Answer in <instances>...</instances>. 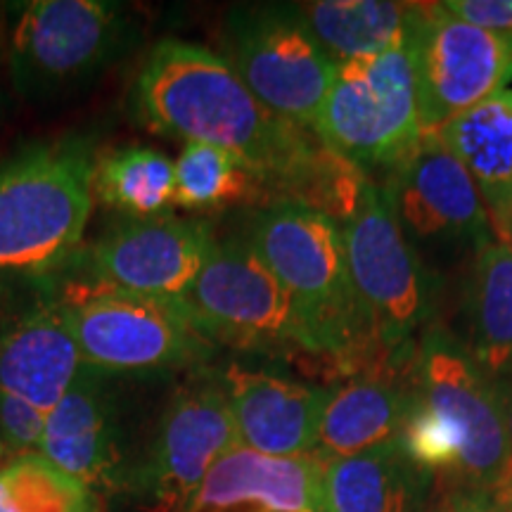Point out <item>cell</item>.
Listing matches in <instances>:
<instances>
[{
	"instance_id": "6",
	"label": "cell",
	"mask_w": 512,
	"mask_h": 512,
	"mask_svg": "<svg viewBox=\"0 0 512 512\" xmlns=\"http://www.w3.org/2000/svg\"><path fill=\"white\" fill-rule=\"evenodd\" d=\"M351 285L370 342L387 358H411L415 335L434 320V275L406 240L392 197L370 183L361 207L342 226Z\"/></svg>"
},
{
	"instance_id": "9",
	"label": "cell",
	"mask_w": 512,
	"mask_h": 512,
	"mask_svg": "<svg viewBox=\"0 0 512 512\" xmlns=\"http://www.w3.org/2000/svg\"><path fill=\"white\" fill-rule=\"evenodd\" d=\"M226 62L254 98L313 131L337 64L318 46L294 3H256L226 17Z\"/></svg>"
},
{
	"instance_id": "14",
	"label": "cell",
	"mask_w": 512,
	"mask_h": 512,
	"mask_svg": "<svg viewBox=\"0 0 512 512\" xmlns=\"http://www.w3.org/2000/svg\"><path fill=\"white\" fill-rule=\"evenodd\" d=\"M380 185L392 197L401 228L418 238L467 240L479 247L494 238L475 181L437 131L422 133L411 157Z\"/></svg>"
},
{
	"instance_id": "8",
	"label": "cell",
	"mask_w": 512,
	"mask_h": 512,
	"mask_svg": "<svg viewBox=\"0 0 512 512\" xmlns=\"http://www.w3.org/2000/svg\"><path fill=\"white\" fill-rule=\"evenodd\" d=\"M181 304L214 344L320 356L304 313L247 240H216Z\"/></svg>"
},
{
	"instance_id": "17",
	"label": "cell",
	"mask_w": 512,
	"mask_h": 512,
	"mask_svg": "<svg viewBox=\"0 0 512 512\" xmlns=\"http://www.w3.org/2000/svg\"><path fill=\"white\" fill-rule=\"evenodd\" d=\"M318 453L275 458L238 446L209 470L185 512H323Z\"/></svg>"
},
{
	"instance_id": "23",
	"label": "cell",
	"mask_w": 512,
	"mask_h": 512,
	"mask_svg": "<svg viewBox=\"0 0 512 512\" xmlns=\"http://www.w3.org/2000/svg\"><path fill=\"white\" fill-rule=\"evenodd\" d=\"M413 3L313 0L294 3L318 46L335 64L380 55L406 36Z\"/></svg>"
},
{
	"instance_id": "15",
	"label": "cell",
	"mask_w": 512,
	"mask_h": 512,
	"mask_svg": "<svg viewBox=\"0 0 512 512\" xmlns=\"http://www.w3.org/2000/svg\"><path fill=\"white\" fill-rule=\"evenodd\" d=\"M240 446L275 458L306 456L316 448L328 387L230 366L221 375Z\"/></svg>"
},
{
	"instance_id": "3",
	"label": "cell",
	"mask_w": 512,
	"mask_h": 512,
	"mask_svg": "<svg viewBox=\"0 0 512 512\" xmlns=\"http://www.w3.org/2000/svg\"><path fill=\"white\" fill-rule=\"evenodd\" d=\"M93 145L62 138L0 164V271L53 266L79 245L93 209Z\"/></svg>"
},
{
	"instance_id": "1",
	"label": "cell",
	"mask_w": 512,
	"mask_h": 512,
	"mask_svg": "<svg viewBox=\"0 0 512 512\" xmlns=\"http://www.w3.org/2000/svg\"><path fill=\"white\" fill-rule=\"evenodd\" d=\"M136 110L152 131L221 147L247 166L273 202L316 209L347 223L373 183L309 128L266 110L226 57L164 38L136 79Z\"/></svg>"
},
{
	"instance_id": "21",
	"label": "cell",
	"mask_w": 512,
	"mask_h": 512,
	"mask_svg": "<svg viewBox=\"0 0 512 512\" xmlns=\"http://www.w3.org/2000/svg\"><path fill=\"white\" fill-rule=\"evenodd\" d=\"M437 136L475 181L496 242L510 245L512 91L491 95L439 128Z\"/></svg>"
},
{
	"instance_id": "12",
	"label": "cell",
	"mask_w": 512,
	"mask_h": 512,
	"mask_svg": "<svg viewBox=\"0 0 512 512\" xmlns=\"http://www.w3.org/2000/svg\"><path fill=\"white\" fill-rule=\"evenodd\" d=\"M240 446L223 382H190L166 403L138 491L150 512H185L204 477Z\"/></svg>"
},
{
	"instance_id": "13",
	"label": "cell",
	"mask_w": 512,
	"mask_h": 512,
	"mask_svg": "<svg viewBox=\"0 0 512 512\" xmlns=\"http://www.w3.org/2000/svg\"><path fill=\"white\" fill-rule=\"evenodd\" d=\"M216 245L209 221L155 214L107 230L91 247L95 283L143 297L183 302Z\"/></svg>"
},
{
	"instance_id": "16",
	"label": "cell",
	"mask_w": 512,
	"mask_h": 512,
	"mask_svg": "<svg viewBox=\"0 0 512 512\" xmlns=\"http://www.w3.org/2000/svg\"><path fill=\"white\" fill-rule=\"evenodd\" d=\"M41 456L98 494L124 486L117 408L102 375L83 368L62 401L46 415Z\"/></svg>"
},
{
	"instance_id": "19",
	"label": "cell",
	"mask_w": 512,
	"mask_h": 512,
	"mask_svg": "<svg viewBox=\"0 0 512 512\" xmlns=\"http://www.w3.org/2000/svg\"><path fill=\"white\" fill-rule=\"evenodd\" d=\"M76 339L60 304L38 309L0 337V392L50 413L81 375Z\"/></svg>"
},
{
	"instance_id": "25",
	"label": "cell",
	"mask_w": 512,
	"mask_h": 512,
	"mask_svg": "<svg viewBox=\"0 0 512 512\" xmlns=\"http://www.w3.org/2000/svg\"><path fill=\"white\" fill-rule=\"evenodd\" d=\"M259 197H266L259 178L221 147L185 143L174 162V202L185 209H216Z\"/></svg>"
},
{
	"instance_id": "27",
	"label": "cell",
	"mask_w": 512,
	"mask_h": 512,
	"mask_svg": "<svg viewBox=\"0 0 512 512\" xmlns=\"http://www.w3.org/2000/svg\"><path fill=\"white\" fill-rule=\"evenodd\" d=\"M43 430H46V413H41L27 401L17 399V396L0 392L3 451H10L15 458L41 453Z\"/></svg>"
},
{
	"instance_id": "28",
	"label": "cell",
	"mask_w": 512,
	"mask_h": 512,
	"mask_svg": "<svg viewBox=\"0 0 512 512\" xmlns=\"http://www.w3.org/2000/svg\"><path fill=\"white\" fill-rule=\"evenodd\" d=\"M446 12L491 34H512V0H446Z\"/></svg>"
},
{
	"instance_id": "33",
	"label": "cell",
	"mask_w": 512,
	"mask_h": 512,
	"mask_svg": "<svg viewBox=\"0 0 512 512\" xmlns=\"http://www.w3.org/2000/svg\"><path fill=\"white\" fill-rule=\"evenodd\" d=\"M427 512H444V508H441V503H437V505H432V508Z\"/></svg>"
},
{
	"instance_id": "4",
	"label": "cell",
	"mask_w": 512,
	"mask_h": 512,
	"mask_svg": "<svg viewBox=\"0 0 512 512\" xmlns=\"http://www.w3.org/2000/svg\"><path fill=\"white\" fill-rule=\"evenodd\" d=\"M313 133L366 176L387 178L411 157L422 128L406 36L380 55L337 64Z\"/></svg>"
},
{
	"instance_id": "7",
	"label": "cell",
	"mask_w": 512,
	"mask_h": 512,
	"mask_svg": "<svg viewBox=\"0 0 512 512\" xmlns=\"http://www.w3.org/2000/svg\"><path fill=\"white\" fill-rule=\"evenodd\" d=\"M60 309L83 368L98 375H157L190 368L216 344L192 323L181 302L143 297L95 283L69 294Z\"/></svg>"
},
{
	"instance_id": "34",
	"label": "cell",
	"mask_w": 512,
	"mask_h": 512,
	"mask_svg": "<svg viewBox=\"0 0 512 512\" xmlns=\"http://www.w3.org/2000/svg\"><path fill=\"white\" fill-rule=\"evenodd\" d=\"M0 456H3V441H0Z\"/></svg>"
},
{
	"instance_id": "2",
	"label": "cell",
	"mask_w": 512,
	"mask_h": 512,
	"mask_svg": "<svg viewBox=\"0 0 512 512\" xmlns=\"http://www.w3.org/2000/svg\"><path fill=\"white\" fill-rule=\"evenodd\" d=\"M245 240L292 294L320 356L351 377L399 363L370 342L351 285L342 223L302 204L273 202L252 216Z\"/></svg>"
},
{
	"instance_id": "26",
	"label": "cell",
	"mask_w": 512,
	"mask_h": 512,
	"mask_svg": "<svg viewBox=\"0 0 512 512\" xmlns=\"http://www.w3.org/2000/svg\"><path fill=\"white\" fill-rule=\"evenodd\" d=\"M0 512H102L100 494L41 453L0 467Z\"/></svg>"
},
{
	"instance_id": "32",
	"label": "cell",
	"mask_w": 512,
	"mask_h": 512,
	"mask_svg": "<svg viewBox=\"0 0 512 512\" xmlns=\"http://www.w3.org/2000/svg\"><path fill=\"white\" fill-rule=\"evenodd\" d=\"M508 240H510V247H512V209H510V223H508Z\"/></svg>"
},
{
	"instance_id": "18",
	"label": "cell",
	"mask_w": 512,
	"mask_h": 512,
	"mask_svg": "<svg viewBox=\"0 0 512 512\" xmlns=\"http://www.w3.org/2000/svg\"><path fill=\"white\" fill-rule=\"evenodd\" d=\"M413 401V358L328 387L313 453L347 458L399 439Z\"/></svg>"
},
{
	"instance_id": "31",
	"label": "cell",
	"mask_w": 512,
	"mask_h": 512,
	"mask_svg": "<svg viewBox=\"0 0 512 512\" xmlns=\"http://www.w3.org/2000/svg\"><path fill=\"white\" fill-rule=\"evenodd\" d=\"M496 498L498 503H501V508L505 512H512V463L508 470H505V475L501 477V482L496 484Z\"/></svg>"
},
{
	"instance_id": "20",
	"label": "cell",
	"mask_w": 512,
	"mask_h": 512,
	"mask_svg": "<svg viewBox=\"0 0 512 512\" xmlns=\"http://www.w3.org/2000/svg\"><path fill=\"white\" fill-rule=\"evenodd\" d=\"M323 512H427L434 475L411 460L401 437L347 458H320Z\"/></svg>"
},
{
	"instance_id": "24",
	"label": "cell",
	"mask_w": 512,
	"mask_h": 512,
	"mask_svg": "<svg viewBox=\"0 0 512 512\" xmlns=\"http://www.w3.org/2000/svg\"><path fill=\"white\" fill-rule=\"evenodd\" d=\"M93 195L133 219L174 204V162L152 147H124L95 162Z\"/></svg>"
},
{
	"instance_id": "22",
	"label": "cell",
	"mask_w": 512,
	"mask_h": 512,
	"mask_svg": "<svg viewBox=\"0 0 512 512\" xmlns=\"http://www.w3.org/2000/svg\"><path fill=\"white\" fill-rule=\"evenodd\" d=\"M463 339L477 368L498 384L512 377V247L486 242L479 247L465 287Z\"/></svg>"
},
{
	"instance_id": "10",
	"label": "cell",
	"mask_w": 512,
	"mask_h": 512,
	"mask_svg": "<svg viewBox=\"0 0 512 512\" xmlns=\"http://www.w3.org/2000/svg\"><path fill=\"white\" fill-rule=\"evenodd\" d=\"M406 38L422 133L439 131L512 81V34L472 27L441 3H413Z\"/></svg>"
},
{
	"instance_id": "11",
	"label": "cell",
	"mask_w": 512,
	"mask_h": 512,
	"mask_svg": "<svg viewBox=\"0 0 512 512\" xmlns=\"http://www.w3.org/2000/svg\"><path fill=\"white\" fill-rule=\"evenodd\" d=\"M413 384L420 399L444 415L463 441L460 475L451 486L496 489L512 463L501 394L467 354L463 339L439 320L418 337Z\"/></svg>"
},
{
	"instance_id": "30",
	"label": "cell",
	"mask_w": 512,
	"mask_h": 512,
	"mask_svg": "<svg viewBox=\"0 0 512 512\" xmlns=\"http://www.w3.org/2000/svg\"><path fill=\"white\" fill-rule=\"evenodd\" d=\"M498 394H501V406H503V418H505V430H508L510 439V451H512V377L498 382Z\"/></svg>"
},
{
	"instance_id": "5",
	"label": "cell",
	"mask_w": 512,
	"mask_h": 512,
	"mask_svg": "<svg viewBox=\"0 0 512 512\" xmlns=\"http://www.w3.org/2000/svg\"><path fill=\"white\" fill-rule=\"evenodd\" d=\"M12 8L10 79L29 100L60 98L98 79L138 34L131 10L110 0H29Z\"/></svg>"
},
{
	"instance_id": "29",
	"label": "cell",
	"mask_w": 512,
	"mask_h": 512,
	"mask_svg": "<svg viewBox=\"0 0 512 512\" xmlns=\"http://www.w3.org/2000/svg\"><path fill=\"white\" fill-rule=\"evenodd\" d=\"M441 496L444 512H505L498 503L494 489H479V486H448Z\"/></svg>"
}]
</instances>
